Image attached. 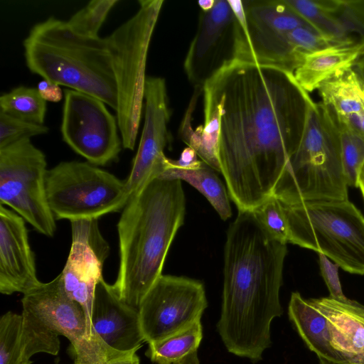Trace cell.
<instances>
[{
  "mask_svg": "<svg viewBox=\"0 0 364 364\" xmlns=\"http://www.w3.org/2000/svg\"><path fill=\"white\" fill-rule=\"evenodd\" d=\"M219 119L218 160L238 211L273 195L302 139L314 101L279 68L233 60L203 87Z\"/></svg>",
  "mask_w": 364,
  "mask_h": 364,
  "instance_id": "obj_1",
  "label": "cell"
},
{
  "mask_svg": "<svg viewBox=\"0 0 364 364\" xmlns=\"http://www.w3.org/2000/svg\"><path fill=\"white\" fill-rule=\"evenodd\" d=\"M287 254V244L273 238L252 210L238 211L226 235L217 324L230 353L257 362L270 346L271 323L283 313L279 291Z\"/></svg>",
  "mask_w": 364,
  "mask_h": 364,
  "instance_id": "obj_2",
  "label": "cell"
},
{
  "mask_svg": "<svg viewBox=\"0 0 364 364\" xmlns=\"http://www.w3.org/2000/svg\"><path fill=\"white\" fill-rule=\"evenodd\" d=\"M185 213L186 198L180 180L159 175L130 198L117 223L119 265L113 284L123 302L139 309L144 296L162 275Z\"/></svg>",
  "mask_w": 364,
  "mask_h": 364,
  "instance_id": "obj_3",
  "label": "cell"
},
{
  "mask_svg": "<svg viewBox=\"0 0 364 364\" xmlns=\"http://www.w3.org/2000/svg\"><path fill=\"white\" fill-rule=\"evenodd\" d=\"M23 45L31 73L93 96L117 111V87L105 38L79 35L67 21L51 16L35 24Z\"/></svg>",
  "mask_w": 364,
  "mask_h": 364,
  "instance_id": "obj_4",
  "label": "cell"
},
{
  "mask_svg": "<svg viewBox=\"0 0 364 364\" xmlns=\"http://www.w3.org/2000/svg\"><path fill=\"white\" fill-rule=\"evenodd\" d=\"M339 134L322 103L313 102L300 144L288 160L273 195L282 203L346 200Z\"/></svg>",
  "mask_w": 364,
  "mask_h": 364,
  "instance_id": "obj_5",
  "label": "cell"
},
{
  "mask_svg": "<svg viewBox=\"0 0 364 364\" xmlns=\"http://www.w3.org/2000/svg\"><path fill=\"white\" fill-rule=\"evenodd\" d=\"M134 15L105 38L117 87V120L122 146L134 150L140 124L151 39L163 0H140Z\"/></svg>",
  "mask_w": 364,
  "mask_h": 364,
  "instance_id": "obj_6",
  "label": "cell"
},
{
  "mask_svg": "<svg viewBox=\"0 0 364 364\" xmlns=\"http://www.w3.org/2000/svg\"><path fill=\"white\" fill-rule=\"evenodd\" d=\"M282 203L289 242L326 255L346 272L364 274V216L354 204L348 200Z\"/></svg>",
  "mask_w": 364,
  "mask_h": 364,
  "instance_id": "obj_7",
  "label": "cell"
},
{
  "mask_svg": "<svg viewBox=\"0 0 364 364\" xmlns=\"http://www.w3.org/2000/svg\"><path fill=\"white\" fill-rule=\"evenodd\" d=\"M46 196L58 220L98 219L123 209L129 197L125 181L112 173L80 161H63L48 169Z\"/></svg>",
  "mask_w": 364,
  "mask_h": 364,
  "instance_id": "obj_8",
  "label": "cell"
},
{
  "mask_svg": "<svg viewBox=\"0 0 364 364\" xmlns=\"http://www.w3.org/2000/svg\"><path fill=\"white\" fill-rule=\"evenodd\" d=\"M43 152L31 139L0 149V202L28 222L37 232L53 237L55 217L48 203Z\"/></svg>",
  "mask_w": 364,
  "mask_h": 364,
  "instance_id": "obj_9",
  "label": "cell"
},
{
  "mask_svg": "<svg viewBox=\"0 0 364 364\" xmlns=\"http://www.w3.org/2000/svg\"><path fill=\"white\" fill-rule=\"evenodd\" d=\"M207 306L200 281L162 274L139 308L145 342L160 341L189 328L200 320Z\"/></svg>",
  "mask_w": 364,
  "mask_h": 364,
  "instance_id": "obj_10",
  "label": "cell"
},
{
  "mask_svg": "<svg viewBox=\"0 0 364 364\" xmlns=\"http://www.w3.org/2000/svg\"><path fill=\"white\" fill-rule=\"evenodd\" d=\"M117 126L100 100L73 90L64 91L63 140L90 164L104 166L118 158L122 142Z\"/></svg>",
  "mask_w": 364,
  "mask_h": 364,
  "instance_id": "obj_11",
  "label": "cell"
},
{
  "mask_svg": "<svg viewBox=\"0 0 364 364\" xmlns=\"http://www.w3.org/2000/svg\"><path fill=\"white\" fill-rule=\"evenodd\" d=\"M237 19L228 0H215L200 11L197 31L184 60V70L195 87L203 88L225 65L235 60Z\"/></svg>",
  "mask_w": 364,
  "mask_h": 364,
  "instance_id": "obj_12",
  "label": "cell"
},
{
  "mask_svg": "<svg viewBox=\"0 0 364 364\" xmlns=\"http://www.w3.org/2000/svg\"><path fill=\"white\" fill-rule=\"evenodd\" d=\"M144 102L142 133L131 171L125 181L129 199L146 182L160 175L169 161L164 149L170 139L168 124L171 113L164 78L146 77Z\"/></svg>",
  "mask_w": 364,
  "mask_h": 364,
  "instance_id": "obj_13",
  "label": "cell"
},
{
  "mask_svg": "<svg viewBox=\"0 0 364 364\" xmlns=\"http://www.w3.org/2000/svg\"><path fill=\"white\" fill-rule=\"evenodd\" d=\"M72 244L61 272L68 296L83 308L92 333L90 316L95 287L102 277L109 247L99 228L98 219L70 221Z\"/></svg>",
  "mask_w": 364,
  "mask_h": 364,
  "instance_id": "obj_14",
  "label": "cell"
},
{
  "mask_svg": "<svg viewBox=\"0 0 364 364\" xmlns=\"http://www.w3.org/2000/svg\"><path fill=\"white\" fill-rule=\"evenodd\" d=\"M23 311L71 343L90 335L85 311L67 294L61 273L23 294Z\"/></svg>",
  "mask_w": 364,
  "mask_h": 364,
  "instance_id": "obj_15",
  "label": "cell"
},
{
  "mask_svg": "<svg viewBox=\"0 0 364 364\" xmlns=\"http://www.w3.org/2000/svg\"><path fill=\"white\" fill-rule=\"evenodd\" d=\"M34 254L25 220L16 212L0 205V292L23 294L37 287Z\"/></svg>",
  "mask_w": 364,
  "mask_h": 364,
  "instance_id": "obj_16",
  "label": "cell"
},
{
  "mask_svg": "<svg viewBox=\"0 0 364 364\" xmlns=\"http://www.w3.org/2000/svg\"><path fill=\"white\" fill-rule=\"evenodd\" d=\"M90 323L92 331L116 350H138L145 342L139 309L123 302L103 277L95 287Z\"/></svg>",
  "mask_w": 364,
  "mask_h": 364,
  "instance_id": "obj_17",
  "label": "cell"
},
{
  "mask_svg": "<svg viewBox=\"0 0 364 364\" xmlns=\"http://www.w3.org/2000/svg\"><path fill=\"white\" fill-rule=\"evenodd\" d=\"M60 350L58 335L22 311H8L0 318V364H31L38 353L56 355Z\"/></svg>",
  "mask_w": 364,
  "mask_h": 364,
  "instance_id": "obj_18",
  "label": "cell"
},
{
  "mask_svg": "<svg viewBox=\"0 0 364 364\" xmlns=\"http://www.w3.org/2000/svg\"><path fill=\"white\" fill-rule=\"evenodd\" d=\"M310 300L328 318L333 346L344 364H364V306L329 296Z\"/></svg>",
  "mask_w": 364,
  "mask_h": 364,
  "instance_id": "obj_19",
  "label": "cell"
},
{
  "mask_svg": "<svg viewBox=\"0 0 364 364\" xmlns=\"http://www.w3.org/2000/svg\"><path fill=\"white\" fill-rule=\"evenodd\" d=\"M318 91L337 119L364 136V83L353 68L323 82Z\"/></svg>",
  "mask_w": 364,
  "mask_h": 364,
  "instance_id": "obj_20",
  "label": "cell"
},
{
  "mask_svg": "<svg viewBox=\"0 0 364 364\" xmlns=\"http://www.w3.org/2000/svg\"><path fill=\"white\" fill-rule=\"evenodd\" d=\"M288 313L290 320L304 343L319 359L334 364H344L333 346L328 318L310 299L303 298L299 292H293Z\"/></svg>",
  "mask_w": 364,
  "mask_h": 364,
  "instance_id": "obj_21",
  "label": "cell"
},
{
  "mask_svg": "<svg viewBox=\"0 0 364 364\" xmlns=\"http://www.w3.org/2000/svg\"><path fill=\"white\" fill-rule=\"evenodd\" d=\"M364 55V45L326 48L309 55L294 73L298 84L307 92L338 73L352 68Z\"/></svg>",
  "mask_w": 364,
  "mask_h": 364,
  "instance_id": "obj_22",
  "label": "cell"
},
{
  "mask_svg": "<svg viewBox=\"0 0 364 364\" xmlns=\"http://www.w3.org/2000/svg\"><path fill=\"white\" fill-rule=\"evenodd\" d=\"M213 171L206 164L193 169L179 168L173 166L169 159L166 168L160 176L186 181L208 200L222 220H226L232 215L229 194Z\"/></svg>",
  "mask_w": 364,
  "mask_h": 364,
  "instance_id": "obj_23",
  "label": "cell"
},
{
  "mask_svg": "<svg viewBox=\"0 0 364 364\" xmlns=\"http://www.w3.org/2000/svg\"><path fill=\"white\" fill-rule=\"evenodd\" d=\"M326 35L344 46L364 45V0H328Z\"/></svg>",
  "mask_w": 364,
  "mask_h": 364,
  "instance_id": "obj_24",
  "label": "cell"
},
{
  "mask_svg": "<svg viewBox=\"0 0 364 364\" xmlns=\"http://www.w3.org/2000/svg\"><path fill=\"white\" fill-rule=\"evenodd\" d=\"M203 338L200 320L189 328L149 343L146 355L156 364H172L198 350Z\"/></svg>",
  "mask_w": 364,
  "mask_h": 364,
  "instance_id": "obj_25",
  "label": "cell"
},
{
  "mask_svg": "<svg viewBox=\"0 0 364 364\" xmlns=\"http://www.w3.org/2000/svg\"><path fill=\"white\" fill-rule=\"evenodd\" d=\"M74 364H140L137 350L121 351L107 345L93 331L71 343Z\"/></svg>",
  "mask_w": 364,
  "mask_h": 364,
  "instance_id": "obj_26",
  "label": "cell"
},
{
  "mask_svg": "<svg viewBox=\"0 0 364 364\" xmlns=\"http://www.w3.org/2000/svg\"><path fill=\"white\" fill-rule=\"evenodd\" d=\"M46 101L37 88L19 86L0 97V112L29 122L43 124Z\"/></svg>",
  "mask_w": 364,
  "mask_h": 364,
  "instance_id": "obj_27",
  "label": "cell"
},
{
  "mask_svg": "<svg viewBox=\"0 0 364 364\" xmlns=\"http://www.w3.org/2000/svg\"><path fill=\"white\" fill-rule=\"evenodd\" d=\"M331 115L339 134L342 167L346 183L348 186L357 187L358 173L364 164V136Z\"/></svg>",
  "mask_w": 364,
  "mask_h": 364,
  "instance_id": "obj_28",
  "label": "cell"
},
{
  "mask_svg": "<svg viewBox=\"0 0 364 364\" xmlns=\"http://www.w3.org/2000/svg\"><path fill=\"white\" fill-rule=\"evenodd\" d=\"M117 2L118 0H92L73 15L67 23L79 35L97 38L109 11Z\"/></svg>",
  "mask_w": 364,
  "mask_h": 364,
  "instance_id": "obj_29",
  "label": "cell"
},
{
  "mask_svg": "<svg viewBox=\"0 0 364 364\" xmlns=\"http://www.w3.org/2000/svg\"><path fill=\"white\" fill-rule=\"evenodd\" d=\"M267 232L275 240L287 244L289 226L281 201L274 195L252 210Z\"/></svg>",
  "mask_w": 364,
  "mask_h": 364,
  "instance_id": "obj_30",
  "label": "cell"
},
{
  "mask_svg": "<svg viewBox=\"0 0 364 364\" xmlns=\"http://www.w3.org/2000/svg\"><path fill=\"white\" fill-rule=\"evenodd\" d=\"M48 132V128L44 124L21 120L0 112V149Z\"/></svg>",
  "mask_w": 364,
  "mask_h": 364,
  "instance_id": "obj_31",
  "label": "cell"
},
{
  "mask_svg": "<svg viewBox=\"0 0 364 364\" xmlns=\"http://www.w3.org/2000/svg\"><path fill=\"white\" fill-rule=\"evenodd\" d=\"M318 255L321 274L328 289L329 297L343 302L349 301L350 299L344 295L341 284L338 275L340 267L326 255L321 253H318Z\"/></svg>",
  "mask_w": 364,
  "mask_h": 364,
  "instance_id": "obj_32",
  "label": "cell"
},
{
  "mask_svg": "<svg viewBox=\"0 0 364 364\" xmlns=\"http://www.w3.org/2000/svg\"><path fill=\"white\" fill-rule=\"evenodd\" d=\"M173 166L182 169H193L200 167L203 162L198 159L194 149L187 146L185 148L178 160H171Z\"/></svg>",
  "mask_w": 364,
  "mask_h": 364,
  "instance_id": "obj_33",
  "label": "cell"
},
{
  "mask_svg": "<svg viewBox=\"0 0 364 364\" xmlns=\"http://www.w3.org/2000/svg\"><path fill=\"white\" fill-rule=\"evenodd\" d=\"M37 89L45 101L58 102L63 98V91L60 86L46 80L39 82Z\"/></svg>",
  "mask_w": 364,
  "mask_h": 364,
  "instance_id": "obj_34",
  "label": "cell"
},
{
  "mask_svg": "<svg viewBox=\"0 0 364 364\" xmlns=\"http://www.w3.org/2000/svg\"><path fill=\"white\" fill-rule=\"evenodd\" d=\"M172 364H200L198 357V350L191 352Z\"/></svg>",
  "mask_w": 364,
  "mask_h": 364,
  "instance_id": "obj_35",
  "label": "cell"
},
{
  "mask_svg": "<svg viewBox=\"0 0 364 364\" xmlns=\"http://www.w3.org/2000/svg\"><path fill=\"white\" fill-rule=\"evenodd\" d=\"M353 69L364 83V55L356 62Z\"/></svg>",
  "mask_w": 364,
  "mask_h": 364,
  "instance_id": "obj_36",
  "label": "cell"
},
{
  "mask_svg": "<svg viewBox=\"0 0 364 364\" xmlns=\"http://www.w3.org/2000/svg\"><path fill=\"white\" fill-rule=\"evenodd\" d=\"M215 2V0H200L198 2V4L200 8V11H207L213 7Z\"/></svg>",
  "mask_w": 364,
  "mask_h": 364,
  "instance_id": "obj_37",
  "label": "cell"
},
{
  "mask_svg": "<svg viewBox=\"0 0 364 364\" xmlns=\"http://www.w3.org/2000/svg\"><path fill=\"white\" fill-rule=\"evenodd\" d=\"M357 187H359L364 199V164H363L358 176Z\"/></svg>",
  "mask_w": 364,
  "mask_h": 364,
  "instance_id": "obj_38",
  "label": "cell"
},
{
  "mask_svg": "<svg viewBox=\"0 0 364 364\" xmlns=\"http://www.w3.org/2000/svg\"><path fill=\"white\" fill-rule=\"evenodd\" d=\"M319 364H334L323 359H319Z\"/></svg>",
  "mask_w": 364,
  "mask_h": 364,
  "instance_id": "obj_39",
  "label": "cell"
}]
</instances>
